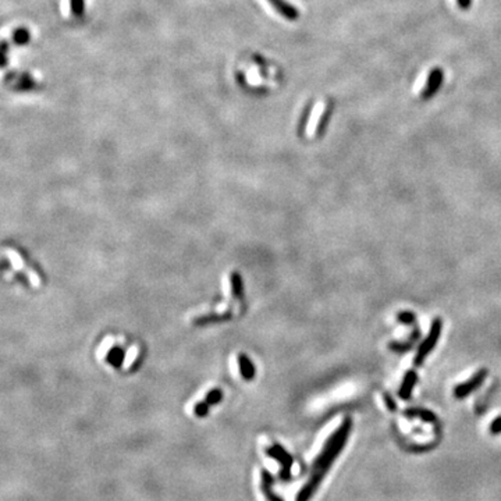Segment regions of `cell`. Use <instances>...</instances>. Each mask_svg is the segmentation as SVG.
Instances as JSON below:
<instances>
[{"mask_svg":"<svg viewBox=\"0 0 501 501\" xmlns=\"http://www.w3.org/2000/svg\"><path fill=\"white\" fill-rule=\"evenodd\" d=\"M458 3L462 9H466V7L471 6V0H458Z\"/></svg>","mask_w":501,"mask_h":501,"instance_id":"30bf717a","label":"cell"},{"mask_svg":"<svg viewBox=\"0 0 501 501\" xmlns=\"http://www.w3.org/2000/svg\"><path fill=\"white\" fill-rule=\"evenodd\" d=\"M267 2L276 9V12H277L278 14L283 16L284 19L296 20L298 19V16H299V13H298V10H296L295 7L291 6L290 3H287L285 0H267Z\"/></svg>","mask_w":501,"mask_h":501,"instance_id":"3957f363","label":"cell"},{"mask_svg":"<svg viewBox=\"0 0 501 501\" xmlns=\"http://www.w3.org/2000/svg\"><path fill=\"white\" fill-rule=\"evenodd\" d=\"M486 374H487V370L486 369H482V370H479L473 377H472L471 380H468V381H465V383H462V384H459V386H457L455 387V391H454V394L457 395V397H465V395H468L469 392H472L475 388H476L477 386H480L483 383V380L486 379Z\"/></svg>","mask_w":501,"mask_h":501,"instance_id":"7a4b0ae2","label":"cell"},{"mask_svg":"<svg viewBox=\"0 0 501 501\" xmlns=\"http://www.w3.org/2000/svg\"><path fill=\"white\" fill-rule=\"evenodd\" d=\"M417 377H418L417 373H415L414 370H410L408 373L405 374L404 383H403L401 390H399V395H401L403 398H408V397H410L411 391H412V388H414L415 383H417Z\"/></svg>","mask_w":501,"mask_h":501,"instance_id":"5b68a950","label":"cell"},{"mask_svg":"<svg viewBox=\"0 0 501 501\" xmlns=\"http://www.w3.org/2000/svg\"><path fill=\"white\" fill-rule=\"evenodd\" d=\"M71 6V12L75 17H81L84 13V0H71L70 2Z\"/></svg>","mask_w":501,"mask_h":501,"instance_id":"ba28073f","label":"cell"},{"mask_svg":"<svg viewBox=\"0 0 501 501\" xmlns=\"http://www.w3.org/2000/svg\"><path fill=\"white\" fill-rule=\"evenodd\" d=\"M441 327H443V323H441V319L436 318L433 322H432V327H430V332H429L428 337L423 340V343L419 347V350L417 352V356H415V365L419 366L422 365L423 361L426 359V356L432 352V350L435 348L439 338H440L441 334Z\"/></svg>","mask_w":501,"mask_h":501,"instance_id":"6da1fadb","label":"cell"},{"mask_svg":"<svg viewBox=\"0 0 501 501\" xmlns=\"http://www.w3.org/2000/svg\"><path fill=\"white\" fill-rule=\"evenodd\" d=\"M30 41V32L27 30H17L14 34V42L19 45H25Z\"/></svg>","mask_w":501,"mask_h":501,"instance_id":"8992f818","label":"cell"},{"mask_svg":"<svg viewBox=\"0 0 501 501\" xmlns=\"http://www.w3.org/2000/svg\"><path fill=\"white\" fill-rule=\"evenodd\" d=\"M397 319L398 322H401L403 325H414L415 322V315L410 312V311H404V312H399L397 315Z\"/></svg>","mask_w":501,"mask_h":501,"instance_id":"52a82bcc","label":"cell"},{"mask_svg":"<svg viewBox=\"0 0 501 501\" xmlns=\"http://www.w3.org/2000/svg\"><path fill=\"white\" fill-rule=\"evenodd\" d=\"M441 78H443V74H441L440 70H433L432 74H430V77H429L428 86L425 88L422 96L423 97L432 96V95L437 91V88H439V85H440L441 82Z\"/></svg>","mask_w":501,"mask_h":501,"instance_id":"277c9868","label":"cell"},{"mask_svg":"<svg viewBox=\"0 0 501 501\" xmlns=\"http://www.w3.org/2000/svg\"><path fill=\"white\" fill-rule=\"evenodd\" d=\"M138 348L137 347H131L130 350L127 351V354H126V361H124V366L127 368V366H130L131 363L137 359V356H138Z\"/></svg>","mask_w":501,"mask_h":501,"instance_id":"9c48e42d","label":"cell"}]
</instances>
